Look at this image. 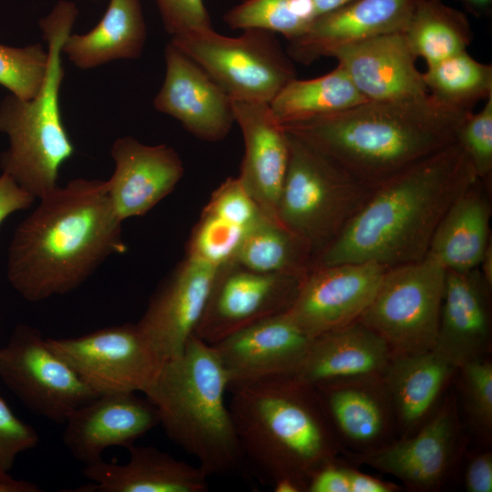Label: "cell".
Masks as SVG:
<instances>
[{
    "instance_id": "cell-20",
    "label": "cell",
    "mask_w": 492,
    "mask_h": 492,
    "mask_svg": "<svg viewBox=\"0 0 492 492\" xmlns=\"http://www.w3.org/2000/svg\"><path fill=\"white\" fill-rule=\"evenodd\" d=\"M330 56L337 59L367 100L410 102L429 95L403 33L349 45Z\"/></svg>"
},
{
    "instance_id": "cell-18",
    "label": "cell",
    "mask_w": 492,
    "mask_h": 492,
    "mask_svg": "<svg viewBox=\"0 0 492 492\" xmlns=\"http://www.w3.org/2000/svg\"><path fill=\"white\" fill-rule=\"evenodd\" d=\"M63 443L85 466L102 460L113 446L128 448L159 425L158 412L136 393L99 395L78 407L66 421Z\"/></svg>"
},
{
    "instance_id": "cell-15",
    "label": "cell",
    "mask_w": 492,
    "mask_h": 492,
    "mask_svg": "<svg viewBox=\"0 0 492 492\" xmlns=\"http://www.w3.org/2000/svg\"><path fill=\"white\" fill-rule=\"evenodd\" d=\"M218 269L186 254L149 299L137 325L163 361L179 354L194 333Z\"/></svg>"
},
{
    "instance_id": "cell-22",
    "label": "cell",
    "mask_w": 492,
    "mask_h": 492,
    "mask_svg": "<svg viewBox=\"0 0 492 492\" xmlns=\"http://www.w3.org/2000/svg\"><path fill=\"white\" fill-rule=\"evenodd\" d=\"M232 108L244 142L238 178L261 212L278 221L289 156L286 133L268 103L232 100Z\"/></svg>"
},
{
    "instance_id": "cell-33",
    "label": "cell",
    "mask_w": 492,
    "mask_h": 492,
    "mask_svg": "<svg viewBox=\"0 0 492 492\" xmlns=\"http://www.w3.org/2000/svg\"><path fill=\"white\" fill-rule=\"evenodd\" d=\"M423 79L432 98L451 110L473 112L477 103L492 96V66L467 51L427 66Z\"/></svg>"
},
{
    "instance_id": "cell-32",
    "label": "cell",
    "mask_w": 492,
    "mask_h": 492,
    "mask_svg": "<svg viewBox=\"0 0 492 492\" xmlns=\"http://www.w3.org/2000/svg\"><path fill=\"white\" fill-rule=\"evenodd\" d=\"M314 260L303 240L280 222L264 218L247 231L233 261L257 272L303 279Z\"/></svg>"
},
{
    "instance_id": "cell-5",
    "label": "cell",
    "mask_w": 492,
    "mask_h": 492,
    "mask_svg": "<svg viewBox=\"0 0 492 492\" xmlns=\"http://www.w3.org/2000/svg\"><path fill=\"white\" fill-rule=\"evenodd\" d=\"M229 382L210 344L192 334L165 361L144 393L168 437L210 477L237 470L243 457L226 403Z\"/></svg>"
},
{
    "instance_id": "cell-1",
    "label": "cell",
    "mask_w": 492,
    "mask_h": 492,
    "mask_svg": "<svg viewBox=\"0 0 492 492\" xmlns=\"http://www.w3.org/2000/svg\"><path fill=\"white\" fill-rule=\"evenodd\" d=\"M39 200L7 251V280L31 302L71 292L128 251L106 180L74 179Z\"/></svg>"
},
{
    "instance_id": "cell-9",
    "label": "cell",
    "mask_w": 492,
    "mask_h": 492,
    "mask_svg": "<svg viewBox=\"0 0 492 492\" xmlns=\"http://www.w3.org/2000/svg\"><path fill=\"white\" fill-rule=\"evenodd\" d=\"M446 269L435 259L388 268L358 319L378 334L394 355L435 347Z\"/></svg>"
},
{
    "instance_id": "cell-21",
    "label": "cell",
    "mask_w": 492,
    "mask_h": 492,
    "mask_svg": "<svg viewBox=\"0 0 492 492\" xmlns=\"http://www.w3.org/2000/svg\"><path fill=\"white\" fill-rule=\"evenodd\" d=\"M416 0H354L317 16L289 41L291 59L309 65L333 51L391 33H404Z\"/></svg>"
},
{
    "instance_id": "cell-36",
    "label": "cell",
    "mask_w": 492,
    "mask_h": 492,
    "mask_svg": "<svg viewBox=\"0 0 492 492\" xmlns=\"http://www.w3.org/2000/svg\"><path fill=\"white\" fill-rule=\"evenodd\" d=\"M247 231L218 217L201 213L191 231L186 254L219 268L234 260Z\"/></svg>"
},
{
    "instance_id": "cell-6",
    "label": "cell",
    "mask_w": 492,
    "mask_h": 492,
    "mask_svg": "<svg viewBox=\"0 0 492 492\" xmlns=\"http://www.w3.org/2000/svg\"><path fill=\"white\" fill-rule=\"evenodd\" d=\"M77 15L74 2L59 0L39 19L48 54L41 88L30 99L9 94L0 102V132L8 138L0 168L36 199L58 187L60 168L75 152L63 122L59 95L65 77L62 46Z\"/></svg>"
},
{
    "instance_id": "cell-25",
    "label": "cell",
    "mask_w": 492,
    "mask_h": 492,
    "mask_svg": "<svg viewBox=\"0 0 492 492\" xmlns=\"http://www.w3.org/2000/svg\"><path fill=\"white\" fill-rule=\"evenodd\" d=\"M313 388L337 440L361 453L389 443L395 419L382 376L326 382Z\"/></svg>"
},
{
    "instance_id": "cell-40",
    "label": "cell",
    "mask_w": 492,
    "mask_h": 492,
    "mask_svg": "<svg viewBox=\"0 0 492 492\" xmlns=\"http://www.w3.org/2000/svg\"><path fill=\"white\" fill-rule=\"evenodd\" d=\"M36 429L18 418L0 396V477L10 475L17 456L36 447Z\"/></svg>"
},
{
    "instance_id": "cell-23",
    "label": "cell",
    "mask_w": 492,
    "mask_h": 492,
    "mask_svg": "<svg viewBox=\"0 0 492 492\" xmlns=\"http://www.w3.org/2000/svg\"><path fill=\"white\" fill-rule=\"evenodd\" d=\"M491 288L479 268L446 270L435 347L457 367L491 345Z\"/></svg>"
},
{
    "instance_id": "cell-24",
    "label": "cell",
    "mask_w": 492,
    "mask_h": 492,
    "mask_svg": "<svg viewBox=\"0 0 492 492\" xmlns=\"http://www.w3.org/2000/svg\"><path fill=\"white\" fill-rule=\"evenodd\" d=\"M393 355L387 343L357 320L313 338L302 361L287 376L312 387L332 381L381 377Z\"/></svg>"
},
{
    "instance_id": "cell-46",
    "label": "cell",
    "mask_w": 492,
    "mask_h": 492,
    "mask_svg": "<svg viewBox=\"0 0 492 492\" xmlns=\"http://www.w3.org/2000/svg\"><path fill=\"white\" fill-rule=\"evenodd\" d=\"M42 489L35 483L15 479L11 475L0 477V492H40Z\"/></svg>"
},
{
    "instance_id": "cell-45",
    "label": "cell",
    "mask_w": 492,
    "mask_h": 492,
    "mask_svg": "<svg viewBox=\"0 0 492 492\" xmlns=\"http://www.w3.org/2000/svg\"><path fill=\"white\" fill-rule=\"evenodd\" d=\"M350 485V492H395L399 490L397 485L383 481L365 475L356 469L346 467Z\"/></svg>"
},
{
    "instance_id": "cell-14",
    "label": "cell",
    "mask_w": 492,
    "mask_h": 492,
    "mask_svg": "<svg viewBox=\"0 0 492 492\" xmlns=\"http://www.w3.org/2000/svg\"><path fill=\"white\" fill-rule=\"evenodd\" d=\"M458 449L456 409L455 402L447 400L413 434L360 453L358 459L423 491L445 481Z\"/></svg>"
},
{
    "instance_id": "cell-29",
    "label": "cell",
    "mask_w": 492,
    "mask_h": 492,
    "mask_svg": "<svg viewBox=\"0 0 492 492\" xmlns=\"http://www.w3.org/2000/svg\"><path fill=\"white\" fill-rule=\"evenodd\" d=\"M147 38L139 0H109L99 22L89 31L67 36L62 54L81 70L141 56Z\"/></svg>"
},
{
    "instance_id": "cell-4",
    "label": "cell",
    "mask_w": 492,
    "mask_h": 492,
    "mask_svg": "<svg viewBox=\"0 0 492 492\" xmlns=\"http://www.w3.org/2000/svg\"><path fill=\"white\" fill-rule=\"evenodd\" d=\"M229 408L243 457L272 487L306 491L313 474L335 459L339 443L312 386L275 376L230 391Z\"/></svg>"
},
{
    "instance_id": "cell-28",
    "label": "cell",
    "mask_w": 492,
    "mask_h": 492,
    "mask_svg": "<svg viewBox=\"0 0 492 492\" xmlns=\"http://www.w3.org/2000/svg\"><path fill=\"white\" fill-rule=\"evenodd\" d=\"M490 190L477 179L449 207L432 238L427 255L446 270L478 268L491 246Z\"/></svg>"
},
{
    "instance_id": "cell-44",
    "label": "cell",
    "mask_w": 492,
    "mask_h": 492,
    "mask_svg": "<svg viewBox=\"0 0 492 492\" xmlns=\"http://www.w3.org/2000/svg\"><path fill=\"white\" fill-rule=\"evenodd\" d=\"M465 486L469 492L492 491V454L488 451L474 455L465 471Z\"/></svg>"
},
{
    "instance_id": "cell-7",
    "label": "cell",
    "mask_w": 492,
    "mask_h": 492,
    "mask_svg": "<svg viewBox=\"0 0 492 492\" xmlns=\"http://www.w3.org/2000/svg\"><path fill=\"white\" fill-rule=\"evenodd\" d=\"M285 133L289 156L277 220L309 245L316 260L362 209L374 188L350 175L305 140Z\"/></svg>"
},
{
    "instance_id": "cell-17",
    "label": "cell",
    "mask_w": 492,
    "mask_h": 492,
    "mask_svg": "<svg viewBox=\"0 0 492 492\" xmlns=\"http://www.w3.org/2000/svg\"><path fill=\"white\" fill-rule=\"evenodd\" d=\"M311 341L284 312L241 329L211 346L226 372L230 392L263 379L292 374Z\"/></svg>"
},
{
    "instance_id": "cell-34",
    "label": "cell",
    "mask_w": 492,
    "mask_h": 492,
    "mask_svg": "<svg viewBox=\"0 0 492 492\" xmlns=\"http://www.w3.org/2000/svg\"><path fill=\"white\" fill-rule=\"evenodd\" d=\"M315 18L313 0H244L223 17L232 29L279 33L288 41L302 36Z\"/></svg>"
},
{
    "instance_id": "cell-47",
    "label": "cell",
    "mask_w": 492,
    "mask_h": 492,
    "mask_svg": "<svg viewBox=\"0 0 492 492\" xmlns=\"http://www.w3.org/2000/svg\"><path fill=\"white\" fill-rule=\"evenodd\" d=\"M476 17H488L492 13V0H457Z\"/></svg>"
},
{
    "instance_id": "cell-16",
    "label": "cell",
    "mask_w": 492,
    "mask_h": 492,
    "mask_svg": "<svg viewBox=\"0 0 492 492\" xmlns=\"http://www.w3.org/2000/svg\"><path fill=\"white\" fill-rule=\"evenodd\" d=\"M165 77L154 108L206 141L223 139L235 122L232 99L193 59L170 42L165 47Z\"/></svg>"
},
{
    "instance_id": "cell-48",
    "label": "cell",
    "mask_w": 492,
    "mask_h": 492,
    "mask_svg": "<svg viewBox=\"0 0 492 492\" xmlns=\"http://www.w3.org/2000/svg\"><path fill=\"white\" fill-rule=\"evenodd\" d=\"M354 0H313L316 17L332 12Z\"/></svg>"
},
{
    "instance_id": "cell-26",
    "label": "cell",
    "mask_w": 492,
    "mask_h": 492,
    "mask_svg": "<svg viewBox=\"0 0 492 492\" xmlns=\"http://www.w3.org/2000/svg\"><path fill=\"white\" fill-rule=\"evenodd\" d=\"M457 368L436 348L393 355L382 381L404 436L416 431L435 413Z\"/></svg>"
},
{
    "instance_id": "cell-43",
    "label": "cell",
    "mask_w": 492,
    "mask_h": 492,
    "mask_svg": "<svg viewBox=\"0 0 492 492\" xmlns=\"http://www.w3.org/2000/svg\"><path fill=\"white\" fill-rule=\"evenodd\" d=\"M36 198L8 174L0 175V225L12 213L29 209Z\"/></svg>"
},
{
    "instance_id": "cell-31",
    "label": "cell",
    "mask_w": 492,
    "mask_h": 492,
    "mask_svg": "<svg viewBox=\"0 0 492 492\" xmlns=\"http://www.w3.org/2000/svg\"><path fill=\"white\" fill-rule=\"evenodd\" d=\"M403 34L413 56L427 66L466 51L473 39L466 15L442 0H416Z\"/></svg>"
},
{
    "instance_id": "cell-41",
    "label": "cell",
    "mask_w": 492,
    "mask_h": 492,
    "mask_svg": "<svg viewBox=\"0 0 492 492\" xmlns=\"http://www.w3.org/2000/svg\"><path fill=\"white\" fill-rule=\"evenodd\" d=\"M168 34L173 36L212 28L203 0H155Z\"/></svg>"
},
{
    "instance_id": "cell-49",
    "label": "cell",
    "mask_w": 492,
    "mask_h": 492,
    "mask_svg": "<svg viewBox=\"0 0 492 492\" xmlns=\"http://www.w3.org/2000/svg\"><path fill=\"white\" fill-rule=\"evenodd\" d=\"M93 1H99V0H93Z\"/></svg>"
},
{
    "instance_id": "cell-39",
    "label": "cell",
    "mask_w": 492,
    "mask_h": 492,
    "mask_svg": "<svg viewBox=\"0 0 492 492\" xmlns=\"http://www.w3.org/2000/svg\"><path fill=\"white\" fill-rule=\"evenodd\" d=\"M201 213L218 217L245 230L267 218L238 177L225 179L212 192Z\"/></svg>"
},
{
    "instance_id": "cell-30",
    "label": "cell",
    "mask_w": 492,
    "mask_h": 492,
    "mask_svg": "<svg viewBox=\"0 0 492 492\" xmlns=\"http://www.w3.org/2000/svg\"><path fill=\"white\" fill-rule=\"evenodd\" d=\"M368 101L356 88L341 65L330 73L313 79L289 81L271 101L279 124L343 111Z\"/></svg>"
},
{
    "instance_id": "cell-8",
    "label": "cell",
    "mask_w": 492,
    "mask_h": 492,
    "mask_svg": "<svg viewBox=\"0 0 492 492\" xmlns=\"http://www.w3.org/2000/svg\"><path fill=\"white\" fill-rule=\"evenodd\" d=\"M170 43L199 64L232 100L270 104L296 77L292 59L269 31L247 29L230 37L208 28L173 36Z\"/></svg>"
},
{
    "instance_id": "cell-12",
    "label": "cell",
    "mask_w": 492,
    "mask_h": 492,
    "mask_svg": "<svg viewBox=\"0 0 492 492\" xmlns=\"http://www.w3.org/2000/svg\"><path fill=\"white\" fill-rule=\"evenodd\" d=\"M302 279L261 273L235 261L219 267L194 335L215 344L292 304Z\"/></svg>"
},
{
    "instance_id": "cell-19",
    "label": "cell",
    "mask_w": 492,
    "mask_h": 492,
    "mask_svg": "<svg viewBox=\"0 0 492 492\" xmlns=\"http://www.w3.org/2000/svg\"><path fill=\"white\" fill-rule=\"evenodd\" d=\"M110 155L115 169L106 180L108 193L122 221L152 210L173 191L184 174L179 155L165 144L146 145L124 136L114 140Z\"/></svg>"
},
{
    "instance_id": "cell-2",
    "label": "cell",
    "mask_w": 492,
    "mask_h": 492,
    "mask_svg": "<svg viewBox=\"0 0 492 492\" xmlns=\"http://www.w3.org/2000/svg\"><path fill=\"white\" fill-rule=\"evenodd\" d=\"M455 140L374 188L313 266L372 261L392 268L424 259L453 202L477 180Z\"/></svg>"
},
{
    "instance_id": "cell-37",
    "label": "cell",
    "mask_w": 492,
    "mask_h": 492,
    "mask_svg": "<svg viewBox=\"0 0 492 492\" xmlns=\"http://www.w3.org/2000/svg\"><path fill=\"white\" fill-rule=\"evenodd\" d=\"M470 424L486 439L492 432V364L485 356L471 359L457 368Z\"/></svg>"
},
{
    "instance_id": "cell-42",
    "label": "cell",
    "mask_w": 492,
    "mask_h": 492,
    "mask_svg": "<svg viewBox=\"0 0 492 492\" xmlns=\"http://www.w3.org/2000/svg\"><path fill=\"white\" fill-rule=\"evenodd\" d=\"M306 491L350 492L345 466L338 465L335 459L325 463L310 477Z\"/></svg>"
},
{
    "instance_id": "cell-38",
    "label": "cell",
    "mask_w": 492,
    "mask_h": 492,
    "mask_svg": "<svg viewBox=\"0 0 492 492\" xmlns=\"http://www.w3.org/2000/svg\"><path fill=\"white\" fill-rule=\"evenodd\" d=\"M477 179L491 188L492 180V96L483 108L468 114L456 133Z\"/></svg>"
},
{
    "instance_id": "cell-11",
    "label": "cell",
    "mask_w": 492,
    "mask_h": 492,
    "mask_svg": "<svg viewBox=\"0 0 492 492\" xmlns=\"http://www.w3.org/2000/svg\"><path fill=\"white\" fill-rule=\"evenodd\" d=\"M46 342L98 395L145 393L163 363L137 323Z\"/></svg>"
},
{
    "instance_id": "cell-13",
    "label": "cell",
    "mask_w": 492,
    "mask_h": 492,
    "mask_svg": "<svg viewBox=\"0 0 492 492\" xmlns=\"http://www.w3.org/2000/svg\"><path fill=\"white\" fill-rule=\"evenodd\" d=\"M388 268L376 262L313 266L285 312L310 338L357 321Z\"/></svg>"
},
{
    "instance_id": "cell-3",
    "label": "cell",
    "mask_w": 492,
    "mask_h": 492,
    "mask_svg": "<svg viewBox=\"0 0 492 492\" xmlns=\"http://www.w3.org/2000/svg\"><path fill=\"white\" fill-rule=\"evenodd\" d=\"M471 112L444 108L430 95L410 102L365 101L336 113L280 124L375 188L456 140Z\"/></svg>"
},
{
    "instance_id": "cell-27",
    "label": "cell",
    "mask_w": 492,
    "mask_h": 492,
    "mask_svg": "<svg viewBox=\"0 0 492 492\" xmlns=\"http://www.w3.org/2000/svg\"><path fill=\"white\" fill-rule=\"evenodd\" d=\"M125 464L103 461L85 466L82 475L99 492H205L209 476L198 465L179 460L152 446L128 448Z\"/></svg>"
},
{
    "instance_id": "cell-10",
    "label": "cell",
    "mask_w": 492,
    "mask_h": 492,
    "mask_svg": "<svg viewBox=\"0 0 492 492\" xmlns=\"http://www.w3.org/2000/svg\"><path fill=\"white\" fill-rule=\"evenodd\" d=\"M0 380L29 411L58 425L99 395L26 323L0 348Z\"/></svg>"
},
{
    "instance_id": "cell-35",
    "label": "cell",
    "mask_w": 492,
    "mask_h": 492,
    "mask_svg": "<svg viewBox=\"0 0 492 492\" xmlns=\"http://www.w3.org/2000/svg\"><path fill=\"white\" fill-rule=\"evenodd\" d=\"M47 60V50L39 43L21 47L0 44V86L21 99L34 97L44 82Z\"/></svg>"
}]
</instances>
